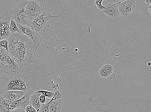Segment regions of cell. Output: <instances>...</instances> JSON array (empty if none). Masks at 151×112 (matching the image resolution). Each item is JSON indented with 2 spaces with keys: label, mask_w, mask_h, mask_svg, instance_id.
Segmentation results:
<instances>
[{
  "label": "cell",
  "mask_w": 151,
  "mask_h": 112,
  "mask_svg": "<svg viewBox=\"0 0 151 112\" xmlns=\"http://www.w3.org/2000/svg\"><path fill=\"white\" fill-rule=\"evenodd\" d=\"M8 40L9 53L21 68L36 62L38 47L25 35L16 32Z\"/></svg>",
  "instance_id": "6da1fadb"
},
{
  "label": "cell",
  "mask_w": 151,
  "mask_h": 112,
  "mask_svg": "<svg viewBox=\"0 0 151 112\" xmlns=\"http://www.w3.org/2000/svg\"><path fill=\"white\" fill-rule=\"evenodd\" d=\"M21 69L5 49L0 47V72L13 76L19 73Z\"/></svg>",
  "instance_id": "7a4b0ae2"
},
{
  "label": "cell",
  "mask_w": 151,
  "mask_h": 112,
  "mask_svg": "<svg viewBox=\"0 0 151 112\" xmlns=\"http://www.w3.org/2000/svg\"><path fill=\"white\" fill-rule=\"evenodd\" d=\"M29 1H23L20 2L14 9L12 20L23 25L32 28V23L37 17L29 15L25 10V7Z\"/></svg>",
  "instance_id": "3957f363"
},
{
  "label": "cell",
  "mask_w": 151,
  "mask_h": 112,
  "mask_svg": "<svg viewBox=\"0 0 151 112\" xmlns=\"http://www.w3.org/2000/svg\"><path fill=\"white\" fill-rule=\"evenodd\" d=\"M58 17L52 15L50 12H41L32 23V26L35 31L38 33L46 26L48 20L53 17Z\"/></svg>",
  "instance_id": "277c9868"
},
{
  "label": "cell",
  "mask_w": 151,
  "mask_h": 112,
  "mask_svg": "<svg viewBox=\"0 0 151 112\" xmlns=\"http://www.w3.org/2000/svg\"><path fill=\"white\" fill-rule=\"evenodd\" d=\"M16 24L19 31V33L25 35L37 46L38 47L40 46L42 41V38L32 28L20 25L17 23Z\"/></svg>",
  "instance_id": "5b68a950"
},
{
  "label": "cell",
  "mask_w": 151,
  "mask_h": 112,
  "mask_svg": "<svg viewBox=\"0 0 151 112\" xmlns=\"http://www.w3.org/2000/svg\"><path fill=\"white\" fill-rule=\"evenodd\" d=\"M25 81L20 78H14L7 83L5 90H20L26 93L29 90Z\"/></svg>",
  "instance_id": "8992f818"
},
{
  "label": "cell",
  "mask_w": 151,
  "mask_h": 112,
  "mask_svg": "<svg viewBox=\"0 0 151 112\" xmlns=\"http://www.w3.org/2000/svg\"><path fill=\"white\" fill-rule=\"evenodd\" d=\"M10 20L9 17L5 15L0 17V41L8 39L11 34L9 28Z\"/></svg>",
  "instance_id": "52a82bcc"
},
{
  "label": "cell",
  "mask_w": 151,
  "mask_h": 112,
  "mask_svg": "<svg viewBox=\"0 0 151 112\" xmlns=\"http://www.w3.org/2000/svg\"><path fill=\"white\" fill-rule=\"evenodd\" d=\"M117 5L120 15L125 16H129L136 8L134 0H126Z\"/></svg>",
  "instance_id": "ba28073f"
},
{
  "label": "cell",
  "mask_w": 151,
  "mask_h": 112,
  "mask_svg": "<svg viewBox=\"0 0 151 112\" xmlns=\"http://www.w3.org/2000/svg\"><path fill=\"white\" fill-rule=\"evenodd\" d=\"M102 12L111 18H117L120 15L118 5L116 3H107Z\"/></svg>",
  "instance_id": "9c48e42d"
},
{
  "label": "cell",
  "mask_w": 151,
  "mask_h": 112,
  "mask_svg": "<svg viewBox=\"0 0 151 112\" xmlns=\"http://www.w3.org/2000/svg\"><path fill=\"white\" fill-rule=\"evenodd\" d=\"M25 10L29 15L38 16L42 12L41 7L37 1H31L28 2Z\"/></svg>",
  "instance_id": "30bf717a"
},
{
  "label": "cell",
  "mask_w": 151,
  "mask_h": 112,
  "mask_svg": "<svg viewBox=\"0 0 151 112\" xmlns=\"http://www.w3.org/2000/svg\"><path fill=\"white\" fill-rule=\"evenodd\" d=\"M26 93L20 90H5L2 96L6 100L15 101L22 98Z\"/></svg>",
  "instance_id": "8fae6325"
},
{
  "label": "cell",
  "mask_w": 151,
  "mask_h": 112,
  "mask_svg": "<svg viewBox=\"0 0 151 112\" xmlns=\"http://www.w3.org/2000/svg\"><path fill=\"white\" fill-rule=\"evenodd\" d=\"M42 94L35 92L30 96L29 98V103L37 112L40 111L42 104L40 102L39 97Z\"/></svg>",
  "instance_id": "7c38bea8"
},
{
  "label": "cell",
  "mask_w": 151,
  "mask_h": 112,
  "mask_svg": "<svg viewBox=\"0 0 151 112\" xmlns=\"http://www.w3.org/2000/svg\"><path fill=\"white\" fill-rule=\"evenodd\" d=\"M62 106V100L58 99L52 101L49 106L50 112H60Z\"/></svg>",
  "instance_id": "4fadbf2b"
},
{
  "label": "cell",
  "mask_w": 151,
  "mask_h": 112,
  "mask_svg": "<svg viewBox=\"0 0 151 112\" xmlns=\"http://www.w3.org/2000/svg\"><path fill=\"white\" fill-rule=\"evenodd\" d=\"M9 28L10 32L11 34L16 32L19 33L18 28L15 21L12 20H10Z\"/></svg>",
  "instance_id": "5bb4252c"
},
{
  "label": "cell",
  "mask_w": 151,
  "mask_h": 112,
  "mask_svg": "<svg viewBox=\"0 0 151 112\" xmlns=\"http://www.w3.org/2000/svg\"><path fill=\"white\" fill-rule=\"evenodd\" d=\"M35 92L41 93L46 97L47 98L50 99H52L55 94V92H49V91L45 90H39Z\"/></svg>",
  "instance_id": "9a60e30c"
},
{
  "label": "cell",
  "mask_w": 151,
  "mask_h": 112,
  "mask_svg": "<svg viewBox=\"0 0 151 112\" xmlns=\"http://www.w3.org/2000/svg\"><path fill=\"white\" fill-rule=\"evenodd\" d=\"M53 100H54L52 99L47 103L42 104L39 111L40 112H50L49 106H50V103Z\"/></svg>",
  "instance_id": "2e32d148"
},
{
  "label": "cell",
  "mask_w": 151,
  "mask_h": 112,
  "mask_svg": "<svg viewBox=\"0 0 151 112\" xmlns=\"http://www.w3.org/2000/svg\"><path fill=\"white\" fill-rule=\"evenodd\" d=\"M98 74L101 78H106L110 76L106 70L103 67V66L99 70Z\"/></svg>",
  "instance_id": "e0dca14e"
},
{
  "label": "cell",
  "mask_w": 151,
  "mask_h": 112,
  "mask_svg": "<svg viewBox=\"0 0 151 112\" xmlns=\"http://www.w3.org/2000/svg\"><path fill=\"white\" fill-rule=\"evenodd\" d=\"M9 42L8 39H4L0 41V47L4 48L7 51H8Z\"/></svg>",
  "instance_id": "ac0fdd59"
},
{
  "label": "cell",
  "mask_w": 151,
  "mask_h": 112,
  "mask_svg": "<svg viewBox=\"0 0 151 112\" xmlns=\"http://www.w3.org/2000/svg\"><path fill=\"white\" fill-rule=\"evenodd\" d=\"M103 67L106 70L109 74L110 76L113 73L114 68L113 66L110 64H106L103 66Z\"/></svg>",
  "instance_id": "d6986e66"
},
{
  "label": "cell",
  "mask_w": 151,
  "mask_h": 112,
  "mask_svg": "<svg viewBox=\"0 0 151 112\" xmlns=\"http://www.w3.org/2000/svg\"><path fill=\"white\" fill-rule=\"evenodd\" d=\"M104 0H96L95 2V4H96L97 8L100 10H103L105 7V6H104L102 5V3L103 1Z\"/></svg>",
  "instance_id": "ffe728a7"
},
{
  "label": "cell",
  "mask_w": 151,
  "mask_h": 112,
  "mask_svg": "<svg viewBox=\"0 0 151 112\" xmlns=\"http://www.w3.org/2000/svg\"><path fill=\"white\" fill-rule=\"evenodd\" d=\"M25 110L26 112H37L36 110L30 104L26 107Z\"/></svg>",
  "instance_id": "44dd1931"
},
{
  "label": "cell",
  "mask_w": 151,
  "mask_h": 112,
  "mask_svg": "<svg viewBox=\"0 0 151 112\" xmlns=\"http://www.w3.org/2000/svg\"><path fill=\"white\" fill-rule=\"evenodd\" d=\"M39 100L42 105L45 104L46 103V97L43 94H41L39 97Z\"/></svg>",
  "instance_id": "7402d4cb"
},
{
  "label": "cell",
  "mask_w": 151,
  "mask_h": 112,
  "mask_svg": "<svg viewBox=\"0 0 151 112\" xmlns=\"http://www.w3.org/2000/svg\"><path fill=\"white\" fill-rule=\"evenodd\" d=\"M61 94L58 91H56L52 99L54 100L59 98H61Z\"/></svg>",
  "instance_id": "603a6c76"
},
{
  "label": "cell",
  "mask_w": 151,
  "mask_h": 112,
  "mask_svg": "<svg viewBox=\"0 0 151 112\" xmlns=\"http://www.w3.org/2000/svg\"><path fill=\"white\" fill-rule=\"evenodd\" d=\"M10 112H26L25 110L23 108H16Z\"/></svg>",
  "instance_id": "cb8c5ba5"
},
{
  "label": "cell",
  "mask_w": 151,
  "mask_h": 112,
  "mask_svg": "<svg viewBox=\"0 0 151 112\" xmlns=\"http://www.w3.org/2000/svg\"><path fill=\"white\" fill-rule=\"evenodd\" d=\"M114 1L116 4H118L120 3L126 1V0H114Z\"/></svg>",
  "instance_id": "d4e9b609"
},
{
  "label": "cell",
  "mask_w": 151,
  "mask_h": 112,
  "mask_svg": "<svg viewBox=\"0 0 151 112\" xmlns=\"http://www.w3.org/2000/svg\"><path fill=\"white\" fill-rule=\"evenodd\" d=\"M147 4L149 6L151 5V0H145Z\"/></svg>",
  "instance_id": "484cf974"
},
{
  "label": "cell",
  "mask_w": 151,
  "mask_h": 112,
  "mask_svg": "<svg viewBox=\"0 0 151 112\" xmlns=\"http://www.w3.org/2000/svg\"><path fill=\"white\" fill-rule=\"evenodd\" d=\"M148 9L149 10L150 13V14H151V5L149 6Z\"/></svg>",
  "instance_id": "4316f807"
},
{
  "label": "cell",
  "mask_w": 151,
  "mask_h": 112,
  "mask_svg": "<svg viewBox=\"0 0 151 112\" xmlns=\"http://www.w3.org/2000/svg\"><path fill=\"white\" fill-rule=\"evenodd\" d=\"M147 65L150 66L151 65V63L150 62H148L147 63Z\"/></svg>",
  "instance_id": "83f0119b"
}]
</instances>
